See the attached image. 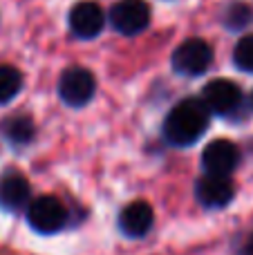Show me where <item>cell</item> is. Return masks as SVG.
Returning a JSON list of instances; mask_svg holds the SVG:
<instances>
[{
	"label": "cell",
	"mask_w": 253,
	"mask_h": 255,
	"mask_svg": "<svg viewBox=\"0 0 253 255\" xmlns=\"http://www.w3.org/2000/svg\"><path fill=\"white\" fill-rule=\"evenodd\" d=\"M206 106L200 99H186L170 110L164 124V134L173 145H191L200 139L209 128Z\"/></svg>",
	"instance_id": "cell-1"
},
{
	"label": "cell",
	"mask_w": 253,
	"mask_h": 255,
	"mask_svg": "<svg viewBox=\"0 0 253 255\" xmlns=\"http://www.w3.org/2000/svg\"><path fill=\"white\" fill-rule=\"evenodd\" d=\"M27 222H29V226L36 233L52 235V233H58L65 226L67 211L56 197L43 195V197H36L29 204V208H27Z\"/></svg>",
	"instance_id": "cell-2"
},
{
	"label": "cell",
	"mask_w": 253,
	"mask_h": 255,
	"mask_svg": "<svg viewBox=\"0 0 253 255\" xmlns=\"http://www.w3.org/2000/svg\"><path fill=\"white\" fill-rule=\"evenodd\" d=\"M211 61H213V52L211 45L202 38H188L182 45H177V49L173 52V67L179 74L186 76H197L204 74L209 70Z\"/></svg>",
	"instance_id": "cell-3"
},
{
	"label": "cell",
	"mask_w": 253,
	"mask_h": 255,
	"mask_svg": "<svg viewBox=\"0 0 253 255\" xmlns=\"http://www.w3.org/2000/svg\"><path fill=\"white\" fill-rule=\"evenodd\" d=\"M150 20V7L143 0H119L110 9V22L121 34H139L148 27Z\"/></svg>",
	"instance_id": "cell-4"
},
{
	"label": "cell",
	"mask_w": 253,
	"mask_h": 255,
	"mask_svg": "<svg viewBox=\"0 0 253 255\" xmlns=\"http://www.w3.org/2000/svg\"><path fill=\"white\" fill-rule=\"evenodd\" d=\"M94 76L92 72H88L85 67H70V70L63 72L61 83H58V92L61 99L67 106L81 108L94 97Z\"/></svg>",
	"instance_id": "cell-5"
},
{
	"label": "cell",
	"mask_w": 253,
	"mask_h": 255,
	"mask_svg": "<svg viewBox=\"0 0 253 255\" xmlns=\"http://www.w3.org/2000/svg\"><path fill=\"white\" fill-rule=\"evenodd\" d=\"M238 161H240V150L236 143L227 139H215L202 152V166H204L206 175L215 177H229L236 170Z\"/></svg>",
	"instance_id": "cell-6"
},
{
	"label": "cell",
	"mask_w": 253,
	"mask_h": 255,
	"mask_svg": "<svg viewBox=\"0 0 253 255\" xmlns=\"http://www.w3.org/2000/svg\"><path fill=\"white\" fill-rule=\"evenodd\" d=\"M242 101V92L233 81L215 79L202 92V103L211 115H231Z\"/></svg>",
	"instance_id": "cell-7"
},
{
	"label": "cell",
	"mask_w": 253,
	"mask_h": 255,
	"mask_svg": "<svg viewBox=\"0 0 253 255\" xmlns=\"http://www.w3.org/2000/svg\"><path fill=\"white\" fill-rule=\"evenodd\" d=\"M103 25H106V13L97 2H76L70 11V27L79 38H94L101 34Z\"/></svg>",
	"instance_id": "cell-8"
},
{
	"label": "cell",
	"mask_w": 253,
	"mask_h": 255,
	"mask_svg": "<svg viewBox=\"0 0 253 255\" xmlns=\"http://www.w3.org/2000/svg\"><path fill=\"white\" fill-rule=\"evenodd\" d=\"M152 208L148 202H132L121 211L119 215V226L128 238H143L152 226Z\"/></svg>",
	"instance_id": "cell-9"
},
{
	"label": "cell",
	"mask_w": 253,
	"mask_h": 255,
	"mask_svg": "<svg viewBox=\"0 0 253 255\" xmlns=\"http://www.w3.org/2000/svg\"><path fill=\"white\" fill-rule=\"evenodd\" d=\"M197 199L206 208H222L233 199V186L229 177L206 175L197 181Z\"/></svg>",
	"instance_id": "cell-10"
},
{
	"label": "cell",
	"mask_w": 253,
	"mask_h": 255,
	"mask_svg": "<svg viewBox=\"0 0 253 255\" xmlns=\"http://www.w3.org/2000/svg\"><path fill=\"white\" fill-rule=\"evenodd\" d=\"M29 181L18 172L0 177V208L4 211H18L29 199Z\"/></svg>",
	"instance_id": "cell-11"
},
{
	"label": "cell",
	"mask_w": 253,
	"mask_h": 255,
	"mask_svg": "<svg viewBox=\"0 0 253 255\" xmlns=\"http://www.w3.org/2000/svg\"><path fill=\"white\" fill-rule=\"evenodd\" d=\"M22 85V76L16 67L11 65H0V103H9Z\"/></svg>",
	"instance_id": "cell-12"
},
{
	"label": "cell",
	"mask_w": 253,
	"mask_h": 255,
	"mask_svg": "<svg viewBox=\"0 0 253 255\" xmlns=\"http://www.w3.org/2000/svg\"><path fill=\"white\" fill-rule=\"evenodd\" d=\"M2 134L11 143H27L34 136V126L25 117H13V119H7L2 124Z\"/></svg>",
	"instance_id": "cell-13"
},
{
	"label": "cell",
	"mask_w": 253,
	"mask_h": 255,
	"mask_svg": "<svg viewBox=\"0 0 253 255\" xmlns=\"http://www.w3.org/2000/svg\"><path fill=\"white\" fill-rule=\"evenodd\" d=\"M233 61H236V65L240 70L253 72V34L238 40L236 52H233Z\"/></svg>",
	"instance_id": "cell-14"
},
{
	"label": "cell",
	"mask_w": 253,
	"mask_h": 255,
	"mask_svg": "<svg viewBox=\"0 0 253 255\" xmlns=\"http://www.w3.org/2000/svg\"><path fill=\"white\" fill-rule=\"evenodd\" d=\"M249 16H251L249 7H247V4H242V2H236V4H231V7H229L227 22H229V27H242V25H247Z\"/></svg>",
	"instance_id": "cell-15"
},
{
	"label": "cell",
	"mask_w": 253,
	"mask_h": 255,
	"mask_svg": "<svg viewBox=\"0 0 253 255\" xmlns=\"http://www.w3.org/2000/svg\"><path fill=\"white\" fill-rule=\"evenodd\" d=\"M238 255H253V233L245 240V242H242V247H240V251H238Z\"/></svg>",
	"instance_id": "cell-16"
},
{
	"label": "cell",
	"mask_w": 253,
	"mask_h": 255,
	"mask_svg": "<svg viewBox=\"0 0 253 255\" xmlns=\"http://www.w3.org/2000/svg\"><path fill=\"white\" fill-rule=\"evenodd\" d=\"M251 101H253V97H251Z\"/></svg>",
	"instance_id": "cell-17"
}]
</instances>
